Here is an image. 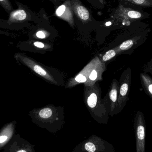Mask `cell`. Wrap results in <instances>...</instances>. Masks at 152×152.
Segmentation results:
<instances>
[{"instance_id":"6da1fadb","label":"cell","mask_w":152,"mask_h":152,"mask_svg":"<svg viewBox=\"0 0 152 152\" xmlns=\"http://www.w3.org/2000/svg\"><path fill=\"white\" fill-rule=\"evenodd\" d=\"M126 28L121 42L114 48L119 55L133 54L136 49L146 42L151 31L150 25L142 21L133 22Z\"/></svg>"},{"instance_id":"7a4b0ae2","label":"cell","mask_w":152,"mask_h":152,"mask_svg":"<svg viewBox=\"0 0 152 152\" xmlns=\"http://www.w3.org/2000/svg\"><path fill=\"white\" fill-rule=\"evenodd\" d=\"M84 99L93 118L100 123L107 124L110 110L106 108L101 98V90L96 83L85 86Z\"/></svg>"},{"instance_id":"3957f363","label":"cell","mask_w":152,"mask_h":152,"mask_svg":"<svg viewBox=\"0 0 152 152\" xmlns=\"http://www.w3.org/2000/svg\"><path fill=\"white\" fill-rule=\"evenodd\" d=\"M113 18L122 26H127L133 22L149 18L151 14L143 8L120 0L118 6L113 10Z\"/></svg>"},{"instance_id":"277c9868","label":"cell","mask_w":152,"mask_h":152,"mask_svg":"<svg viewBox=\"0 0 152 152\" xmlns=\"http://www.w3.org/2000/svg\"><path fill=\"white\" fill-rule=\"evenodd\" d=\"M73 152H115V149L110 143L93 135L78 145Z\"/></svg>"},{"instance_id":"5b68a950","label":"cell","mask_w":152,"mask_h":152,"mask_svg":"<svg viewBox=\"0 0 152 152\" xmlns=\"http://www.w3.org/2000/svg\"><path fill=\"white\" fill-rule=\"evenodd\" d=\"M38 118L41 121L42 127L53 134H55L62 128L63 118H59L58 113L50 107L40 110L38 113Z\"/></svg>"},{"instance_id":"8992f818","label":"cell","mask_w":152,"mask_h":152,"mask_svg":"<svg viewBox=\"0 0 152 152\" xmlns=\"http://www.w3.org/2000/svg\"><path fill=\"white\" fill-rule=\"evenodd\" d=\"M131 79L132 70L130 67H128L123 72L120 79L119 90L115 114L121 112L129 100V95L131 86Z\"/></svg>"},{"instance_id":"52a82bcc","label":"cell","mask_w":152,"mask_h":152,"mask_svg":"<svg viewBox=\"0 0 152 152\" xmlns=\"http://www.w3.org/2000/svg\"><path fill=\"white\" fill-rule=\"evenodd\" d=\"M134 128L137 152H145L146 122L143 113L137 111L134 120Z\"/></svg>"},{"instance_id":"ba28073f","label":"cell","mask_w":152,"mask_h":152,"mask_svg":"<svg viewBox=\"0 0 152 152\" xmlns=\"http://www.w3.org/2000/svg\"><path fill=\"white\" fill-rule=\"evenodd\" d=\"M16 55V56H17L16 58H18L22 63L28 67L30 69H32L35 73L44 78L47 80H49L54 84H57V82L53 78L52 76L50 74L49 72H47L44 68L37 64L33 60L25 55H23V54H20V53H18Z\"/></svg>"},{"instance_id":"9c48e42d","label":"cell","mask_w":152,"mask_h":152,"mask_svg":"<svg viewBox=\"0 0 152 152\" xmlns=\"http://www.w3.org/2000/svg\"><path fill=\"white\" fill-rule=\"evenodd\" d=\"M99 58L96 57L91 61L75 77L70 80L68 84L67 87H71L76 86L79 83H85V86L87 84L88 80V77L91 70L96 63Z\"/></svg>"},{"instance_id":"30bf717a","label":"cell","mask_w":152,"mask_h":152,"mask_svg":"<svg viewBox=\"0 0 152 152\" xmlns=\"http://www.w3.org/2000/svg\"><path fill=\"white\" fill-rule=\"evenodd\" d=\"M57 17L68 22L73 27L74 26V12L71 5V0H67L60 5L55 12Z\"/></svg>"},{"instance_id":"8fae6325","label":"cell","mask_w":152,"mask_h":152,"mask_svg":"<svg viewBox=\"0 0 152 152\" xmlns=\"http://www.w3.org/2000/svg\"><path fill=\"white\" fill-rule=\"evenodd\" d=\"M73 12L77 18L83 23L92 20L93 17L89 11L79 0H71Z\"/></svg>"},{"instance_id":"7c38bea8","label":"cell","mask_w":152,"mask_h":152,"mask_svg":"<svg viewBox=\"0 0 152 152\" xmlns=\"http://www.w3.org/2000/svg\"><path fill=\"white\" fill-rule=\"evenodd\" d=\"M32 14L28 11L25 7L21 5L19 6L18 9L12 11L10 14L8 22L10 23L21 22L25 20H30L32 19ZM35 18V17H34Z\"/></svg>"},{"instance_id":"4fadbf2b","label":"cell","mask_w":152,"mask_h":152,"mask_svg":"<svg viewBox=\"0 0 152 152\" xmlns=\"http://www.w3.org/2000/svg\"><path fill=\"white\" fill-rule=\"evenodd\" d=\"M105 69L104 63L98 58V60L90 72L87 84L85 86H93L96 83V81L101 80L102 74L105 70Z\"/></svg>"},{"instance_id":"5bb4252c","label":"cell","mask_w":152,"mask_h":152,"mask_svg":"<svg viewBox=\"0 0 152 152\" xmlns=\"http://www.w3.org/2000/svg\"><path fill=\"white\" fill-rule=\"evenodd\" d=\"M119 90V83L116 79H113L109 92L110 100V114L113 116L116 113L118 103V96Z\"/></svg>"},{"instance_id":"9a60e30c","label":"cell","mask_w":152,"mask_h":152,"mask_svg":"<svg viewBox=\"0 0 152 152\" xmlns=\"http://www.w3.org/2000/svg\"><path fill=\"white\" fill-rule=\"evenodd\" d=\"M140 77L145 92L152 100V78L148 73L145 72H142Z\"/></svg>"},{"instance_id":"2e32d148","label":"cell","mask_w":152,"mask_h":152,"mask_svg":"<svg viewBox=\"0 0 152 152\" xmlns=\"http://www.w3.org/2000/svg\"><path fill=\"white\" fill-rule=\"evenodd\" d=\"M142 8H152V0H122Z\"/></svg>"},{"instance_id":"e0dca14e","label":"cell","mask_w":152,"mask_h":152,"mask_svg":"<svg viewBox=\"0 0 152 152\" xmlns=\"http://www.w3.org/2000/svg\"><path fill=\"white\" fill-rule=\"evenodd\" d=\"M117 55H119L117 52V50L114 48L108 51L103 56L102 58V62H104L106 61H109L110 60L113 58L114 57H116Z\"/></svg>"},{"instance_id":"ac0fdd59","label":"cell","mask_w":152,"mask_h":152,"mask_svg":"<svg viewBox=\"0 0 152 152\" xmlns=\"http://www.w3.org/2000/svg\"><path fill=\"white\" fill-rule=\"evenodd\" d=\"M0 5L9 14H10L12 11L14 10L11 3L9 0H0Z\"/></svg>"},{"instance_id":"d6986e66","label":"cell","mask_w":152,"mask_h":152,"mask_svg":"<svg viewBox=\"0 0 152 152\" xmlns=\"http://www.w3.org/2000/svg\"><path fill=\"white\" fill-rule=\"evenodd\" d=\"M143 72L150 73L152 76V58L148 62L145 63L142 68Z\"/></svg>"},{"instance_id":"ffe728a7","label":"cell","mask_w":152,"mask_h":152,"mask_svg":"<svg viewBox=\"0 0 152 152\" xmlns=\"http://www.w3.org/2000/svg\"><path fill=\"white\" fill-rule=\"evenodd\" d=\"M36 36L38 38L43 39L46 37V33L43 30H39L38 32H37Z\"/></svg>"},{"instance_id":"44dd1931","label":"cell","mask_w":152,"mask_h":152,"mask_svg":"<svg viewBox=\"0 0 152 152\" xmlns=\"http://www.w3.org/2000/svg\"><path fill=\"white\" fill-rule=\"evenodd\" d=\"M34 45L36 47L39 48H43L45 47V45L43 43L41 42H35L34 43Z\"/></svg>"},{"instance_id":"7402d4cb","label":"cell","mask_w":152,"mask_h":152,"mask_svg":"<svg viewBox=\"0 0 152 152\" xmlns=\"http://www.w3.org/2000/svg\"><path fill=\"white\" fill-rule=\"evenodd\" d=\"M7 137L6 136H0V143L4 142L7 139Z\"/></svg>"},{"instance_id":"603a6c76","label":"cell","mask_w":152,"mask_h":152,"mask_svg":"<svg viewBox=\"0 0 152 152\" xmlns=\"http://www.w3.org/2000/svg\"><path fill=\"white\" fill-rule=\"evenodd\" d=\"M50 1H51L53 3H54L55 5L57 4V0H50Z\"/></svg>"},{"instance_id":"cb8c5ba5","label":"cell","mask_w":152,"mask_h":152,"mask_svg":"<svg viewBox=\"0 0 152 152\" xmlns=\"http://www.w3.org/2000/svg\"><path fill=\"white\" fill-rule=\"evenodd\" d=\"M17 152H27L26 151H25V150H20V151H18Z\"/></svg>"},{"instance_id":"d4e9b609","label":"cell","mask_w":152,"mask_h":152,"mask_svg":"<svg viewBox=\"0 0 152 152\" xmlns=\"http://www.w3.org/2000/svg\"><path fill=\"white\" fill-rule=\"evenodd\" d=\"M101 3L103 4L104 0H98Z\"/></svg>"}]
</instances>
